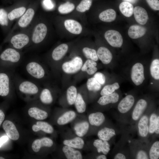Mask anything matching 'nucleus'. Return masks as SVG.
<instances>
[{
	"instance_id": "obj_10",
	"label": "nucleus",
	"mask_w": 159,
	"mask_h": 159,
	"mask_svg": "<svg viewBox=\"0 0 159 159\" xmlns=\"http://www.w3.org/2000/svg\"><path fill=\"white\" fill-rule=\"evenodd\" d=\"M104 37L108 43L113 47H120L122 45V37L121 34L117 31L108 30L105 32Z\"/></svg>"
},
{
	"instance_id": "obj_50",
	"label": "nucleus",
	"mask_w": 159,
	"mask_h": 159,
	"mask_svg": "<svg viewBox=\"0 0 159 159\" xmlns=\"http://www.w3.org/2000/svg\"><path fill=\"white\" fill-rule=\"evenodd\" d=\"M136 158L137 159H147L148 157L145 151L140 150L138 152Z\"/></svg>"
},
{
	"instance_id": "obj_48",
	"label": "nucleus",
	"mask_w": 159,
	"mask_h": 159,
	"mask_svg": "<svg viewBox=\"0 0 159 159\" xmlns=\"http://www.w3.org/2000/svg\"><path fill=\"white\" fill-rule=\"evenodd\" d=\"M42 6L46 10H51L54 7V4L52 0H42Z\"/></svg>"
},
{
	"instance_id": "obj_13",
	"label": "nucleus",
	"mask_w": 159,
	"mask_h": 159,
	"mask_svg": "<svg viewBox=\"0 0 159 159\" xmlns=\"http://www.w3.org/2000/svg\"><path fill=\"white\" fill-rule=\"evenodd\" d=\"M2 127L7 136L10 139L15 141L19 139V132L12 122L9 120H5L3 124Z\"/></svg>"
},
{
	"instance_id": "obj_2",
	"label": "nucleus",
	"mask_w": 159,
	"mask_h": 159,
	"mask_svg": "<svg viewBox=\"0 0 159 159\" xmlns=\"http://www.w3.org/2000/svg\"><path fill=\"white\" fill-rule=\"evenodd\" d=\"M31 27L13 34L9 40L12 47L17 50L21 49L31 43Z\"/></svg>"
},
{
	"instance_id": "obj_5",
	"label": "nucleus",
	"mask_w": 159,
	"mask_h": 159,
	"mask_svg": "<svg viewBox=\"0 0 159 159\" xmlns=\"http://www.w3.org/2000/svg\"><path fill=\"white\" fill-rule=\"evenodd\" d=\"M26 69L31 76L38 80L44 79L47 72L45 69L40 63L36 61H31L26 65Z\"/></svg>"
},
{
	"instance_id": "obj_7",
	"label": "nucleus",
	"mask_w": 159,
	"mask_h": 159,
	"mask_svg": "<svg viewBox=\"0 0 159 159\" xmlns=\"http://www.w3.org/2000/svg\"><path fill=\"white\" fill-rule=\"evenodd\" d=\"M69 46L68 43H63L56 47L52 51L50 57L54 63L61 62L69 51Z\"/></svg>"
},
{
	"instance_id": "obj_3",
	"label": "nucleus",
	"mask_w": 159,
	"mask_h": 159,
	"mask_svg": "<svg viewBox=\"0 0 159 159\" xmlns=\"http://www.w3.org/2000/svg\"><path fill=\"white\" fill-rule=\"evenodd\" d=\"M38 4V1L37 0L29 5L25 12L18 19L13 31L18 28L24 29L29 26L33 20Z\"/></svg>"
},
{
	"instance_id": "obj_28",
	"label": "nucleus",
	"mask_w": 159,
	"mask_h": 159,
	"mask_svg": "<svg viewBox=\"0 0 159 159\" xmlns=\"http://www.w3.org/2000/svg\"><path fill=\"white\" fill-rule=\"evenodd\" d=\"M62 150L67 159H81L82 158L81 153L78 150H75L73 148L65 145Z\"/></svg>"
},
{
	"instance_id": "obj_22",
	"label": "nucleus",
	"mask_w": 159,
	"mask_h": 159,
	"mask_svg": "<svg viewBox=\"0 0 159 159\" xmlns=\"http://www.w3.org/2000/svg\"><path fill=\"white\" fill-rule=\"evenodd\" d=\"M146 31V29L143 26L138 25H133L129 27L128 34L131 38L136 39L144 35Z\"/></svg>"
},
{
	"instance_id": "obj_17",
	"label": "nucleus",
	"mask_w": 159,
	"mask_h": 159,
	"mask_svg": "<svg viewBox=\"0 0 159 159\" xmlns=\"http://www.w3.org/2000/svg\"><path fill=\"white\" fill-rule=\"evenodd\" d=\"M147 102L143 99H140L137 102L132 114V119L134 121L138 120L147 108Z\"/></svg>"
},
{
	"instance_id": "obj_25",
	"label": "nucleus",
	"mask_w": 159,
	"mask_h": 159,
	"mask_svg": "<svg viewBox=\"0 0 159 159\" xmlns=\"http://www.w3.org/2000/svg\"><path fill=\"white\" fill-rule=\"evenodd\" d=\"M28 112L30 117L38 120L45 119L48 115L46 112L36 107L29 108Z\"/></svg>"
},
{
	"instance_id": "obj_19",
	"label": "nucleus",
	"mask_w": 159,
	"mask_h": 159,
	"mask_svg": "<svg viewBox=\"0 0 159 159\" xmlns=\"http://www.w3.org/2000/svg\"><path fill=\"white\" fill-rule=\"evenodd\" d=\"M133 12L135 19L138 23L144 25L146 23L148 16L147 11L144 8L139 6H135L134 8Z\"/></svg>"
},
{
	"instance_id": "obj_39",
	"label": "nucleus",
	"mask_w": 159,
	"mask_h": 159,
	"mask_svg": "<svg viewBox=\"0 0 159 159\" xmlns=\"http://www.w3.org/2000/svg\"><path fill=\"white\" fill-rule=\"evenodd\" d=\"M77 112L79 113H82L86 110V105L81 94L78 93L77 97L74 103Z\"/></svg>"
},
{
	"instance_id": "obj_51",
	"label": "nucleus",
	"mask_w": 159,
	"mask_h": 159,
	"mask_svg": "<svg viewBox=\"0 0 159 159\" xmlns=\"http://www.w3.org/2000/svg\"><path fill=\"white\" fill-rule=\"evenodd\" d=\"M155 132L158 135L159 134V116H158L155 127Z\"/></svg>"
},
{
	"instance_id": "obj_30",
	"label": "nucleus",
	"mask_w": 159,
	"mask_h": 159,
	"mask_svg": "<svg viewBox=\"0 0 159 159\" xmlns=\"http://www.w3.org/2000/svg\"><path fill=\"white\" fill-rule=\"evenodd\" d=\"M116 13L112 9H108L102 12L99 15V19L102 21L109 22L116 19Z\"/></svg>"
},
{
	"instance_id": "obj_41",
	"label": "nucleus",
	"mask_w": 159,
	"mask_h": 159,
	"mask_svg": "<svg viewBox=\"0 0 159 159\" xmlns=\"http://www.w3.org/2000/svg\"><path fill=\"white\" fill-rule=\"evenodd\" d=\"M150 74L155 80H159V59H155L152 62L150 67Z\"/></svg>"
},
{
	"instance_id": "obj_56",
	"label": "nucleus",
	"mask_w": 159,
	"mask_h": 159,
	"mask_svg": "<svg viewBox=\"0 0 159 159\" xmlns=\"http://www.w3.org/2000/svg\"><path fill=\"white\" fill-rule=\"evenodd\" d=\"M5 159L4 158L2 157H0V159Z\"/></svg>"
},
{
	"instance_id": "obj_55",
	"label": "nucleus",
	"mask_w": 159,
	"mask_h": 159,
	"mask_svg": "<svg viewBox=\"0 0 159 159\" xmlns=\"http://www.w3.org/2000/svg\"><path fill=\"white\" fill-rule=\"evenodd\" d=\"M107 158L106 156L104 154L101 155L96 157V159H106Z\"/></svg>"
},
{
	"instance_id": "obj_38",
	"label": "nucleus",
	"mask_w": 159,
	"mask_h": 159,
	"mask_svg": "<svg viewBox=\"0 0 159 159\" xmlns=\"http://www.w3.org/2000/svg\"><path fill=\"white\" fill-rule=\"evenodd\" d=\"M86 86L89 91L93 92L100 91L102 87V85L93 77L87 79Z\"/></svg>"
},
{
	"instance_id": "obj_29",
	"label": "nucleus",
	"mask_w": 159,
	"mask_h": 159,
	"mask_svg": "<svg viewBox=\"0 0 159 159\" xmlns=\"http://www.w3.org/2000/svg\"><path fill=\"white\" fill-rule=\"evenodd\" d=\"M116 135L115 130L113 129L105 127L98 132L99 139L103 140L108 141Z\"/></svg>"
},
{
	"instance_id": "obj_32",
	"label": "nucleus",
	"mask_w": 159,
	"mask_h": 159,
	"mask_svg": "<svg viewBox=\"0 0 159 159\" xmlns=\"http://www.w3.org/2000/svg\"><path fill=\"white\" fill-rule=\"evenodd\" d=\"M89 124L87 121L77 123L74 128L76 134L79 137H82L87 133L89 128Z\"/></svg>"
},
{
	"instance_id": "obj_33",
	"label": "nucleus",
	"mask_w": 159,
	"mask_h": 159,
	"mask_svg": "<svg viewBox=\"0 0 159 159\" xmlns=\"http://www.w3.org/2000/svg\"><path fill=\"white\" fill-rule=\"evenodd\" d=\"M76 117V114L74 111H67L58 119L57 123L60 125H64L72 121Z\"/></svg>"
},
{
	"instance_id": "obj_46",
	"label": "nucleus",
	"mask_w": 159,
	"mask_h": 159,
	"mask_svg": "<svg viewBox=\"0 0 159 159\" xmlns=\"http://www.w3.org/2000/svg\"><path fill=\"white\" fill-rule=\"evenodd\" d=\"M158 116L155 113H152L149 118V132L152 134L155 132V127Z\"/></svg>"
},
{
	"instance_id": "obj_21",
	"label": "nucleus",
	"mask_w": 159,
	"mask_h": 159,
	"mask_svg": "<svg viewBox=\"0 0 159 159\" xmlns=\"http://www.w3.org/2000/svg\"><path fill=\"white\" fill-rule=\"evenodd\" d=\"M149 118L146 115L142 116L138 124V131L140 135L142 137L147 136L149 132Z\"/></svg>"
},
{
	"instance_id": "obj_4",
	"label": "nucleus",
	"mask_w": 159,
	"mask_h": 159,
	"mask_svg": "<svg viewBox=\"0 0 159 159\" xmlns=\"http://www.w3.org/2000/svg\"><path fill=\"white\" fill-rule=\"evenodd\" d=\"M81 57L76 55L61 63V69L65 74L72 75L79 72L84 62Z\"/></svg>"
},
{
	"instance_id": "obj_15",
	"label": "nucleus",
	"mask_w": 159,
	"mask_h": 159,
	"mask_svg": "<svg viewBox=\"0 0 159 159\" xmlns=\"http://www.w3.org/2000/svg\"><path fill=\"white\" fill-rule=\"evenodd\" d=\"M135 102L134 97L132 95H127L119 103L117 106L118 111L122 113L128 112L133 106Z\"/></svg>"
},
{
	"instance_id": "obj_53",
	"label": "nucleus",
	"mask_w": 159,
	"mask_h": 159,
	"mask_svg": "<svg viewBox=\"0 0 159 159\" xmlns=\"http://www.w3.org/2000/svg\"><path fill=\"white\" fill-rule=\"evenodd\" d=\"M8 137L7 136H3L0 138V148L8 140Z\"/></svg>"
},
{
	"instance_id": "obj_14",
	"label": "nucleus",
	"mask_w": 159,
	"mask_h": 159,
	"mask_svg": "<svg viewBox=\"0 0 159 159\" xmlns=\"http://www.w3.org/2000/svg\"><path fill=\"white\" fill-rule=\"evenodd\" d=\"M10 87L11 80L9 76L5 73H0V96H7L9 93Z\"/></svg>"
},
{
	"instance_id": "obj_47",
	"label": "nucleus",
	"mask_w": 159,
	"mask_h": 159,
	"mask_svg": "<svg viewBox=\"0 0 159 159\" xmlns=\"http://www.w3.org/2000/svg\"><path fill=\"white\" fill-rule=\"evenodd\" d=\"M93 77L102 85H103L106 82V77L105 75L100 72H95L94 74Z\"/></svg>"
},
{
	"instance_id": "obj_23",
	"label": "nucleus",
	"mask_w": 159,
	"mask_h": 159,
	"mask_svg": "<svg viewBox=\"0 0 159 159\" xmlns=\"http://www.w3.org/2000/svg\"><path fill=\"white\" fill-rule=\"evenodd\" d=\"M32 129L34 132L42 130L49 134H51L54 131V128L50 125L47 122L43 121L36 122V124L32 125Z\"/></svg>"
},
{
	"instance_id": "obj_27",
	"label": "nucleus",
	"mask_w": 159,
	"mask_h": 159,
	"mask_svg": "<svg viewBox=\"0 0 159 159\" xmlns=\"http://www.w3.org/2000/svg\"><path fill=\"white\" fill-rule=\"evenodd\" d=\"M99 153H102L104 154H107L110 150V145L107 141L100 139L95 140L93 143Z\"/></svg>"
},
{
	"instance_id": "obj_24",
	"label": "nucleus",
	"mask_w": 159,
	"mask_h": 159,
	"mask_svg": "<svg viewBox=\"0 0 159 159\" xmlns=\"http://www.w3.org/2000/svg\"><path fill=\"white\" fill-rule=\"evenodd\" d=\"M119 94L116 92L108 95L102 96L99 99L97 103L101 105H105L110 103H115L119 100Z\"/></svg>"
},
{
	"instance_id": "obj_36",
	"label": "nucleus",
	"mask_w": 159,
	"mask_h": 159,
	"mask_svg": "<svg viewBox=\"0 0 159 159\" xmlns=\"http://www.w3.org/2000/svg\"><path fill=\"white\" fill-rule=\"evenodd\" d=\"M81 50L83 55L86 59H90L96 62L98 60L97 51L94 49L85 46L83 47Z\"/></svg>"
},
{
	"instance_id": "obj_34",
	"label": "nucleus",
	"mask_w": 159,
	"mask_h": 159,
	"mask_svg": "<svg viewBox=\"0 0 159 159\" xmlns=\"http://www.w3.org/2000/svg\"><path fill=\"white\" fill-rule=\"evenodd\" d=\"M63 144L73 148L82 149L85 144L83 140L79 137H76L70 140H65L63 141Z\"/></svg>"
},
{
	"instance_id": "obj_6",
	"label": "nucleus",
	"mask_w": 159,
	"mask_h": 159,
	"mask_svg": "<svg viewBox=\"0 0 159 159\" xmlns=\"http://www.w3.org/2000/svg\"><path fill=\"white\" fill-rule=\"evenodd\" d=\"M29 5L26 1H20L13 6V8L8 12L10 21L19 18L25 12Z\"/></svg>"
},
{
	"instance_id": "obj_9",
	"label": "nucleus",
	"mask_w": 159,
	"mask_h": 159,
	"mask_svg": "<svg viewBox=\"0 0 159 159\" xmlns=\"http://www.w3.org/2000/svg\"><path fill=\"white\" fill-rule=\"evenodd\" d=\"M21 58V54L19 50L12 47L6 49L0 55L2 60L13 64L18 62Z\"/></svg>"
},
{
	"instance_id": "obj_54",
	"label": "nucleus",
	"mask_w": 159,
	"mask_h": 159,
	"mask_svg": "<svg viewBox=\"0 0 159 159\" xmlns=\"http://www.w3.org/2000/svg\"><path fill=\"white\" fill-rule=\"evenodd\" d=\"M5 114L3 112L0 110V126L5 118Z\"/></svg>"
},
{
	"instance_id": "obj_37",
	"label": "nucleus",
	"mask_w": 159,
	"mask_h": 159,
	"mask_svg": "<svg viewBox=\"0 0 159 159\" xmlns=\"http://www.w3.org/2000/svg\"><path fill=\"white\" fill-rule=\"evenodd\" d=\"M119 8L121 13L126 17L131 16L133 13V6L131 4L128 2H122L120 4Z\"/></svg>"
},
{
	"instance_id": "obj_52",
	"label": "nucleus",
	"mask_w": 159,
	"mask_h": 159,
	"mask_svg": "<svg viewBox=\"0 0 159 159\" xmlns=\"http://www.w3.org/2000/svg\"><path fill=\"white\" fill-rule=\"evenodd\" d=\"M114 159H125L126 157L123 154L118 153L117 154L114 158Z\"/></svg>"
},
{
	"instance_id": "obj_8",
	"label": "nucleus",
	"mask_w": 159,
	"mask_h": 159,
	"mask_svg": "<svg viewBox=\"0 0 159 159\" xmlns=\"http://www.w3.org/2000/svg\"><path fill=\"white\" fill-rule=\"evenodd\" d=\"M131 78L133 82L136 86L141 85L145 80L144 68L140 63L137 62L132 66Z\"/></svg>"
},
{
	"instance_id": "obj_1",
	"label": "nucleus",
	"mask_w": 159,
	"mask_h": 159,
	"mask_svg": "<svg viewBox=\"0 0 159 159\" xmlns=\"http://www.w3.org/2000/svg\"><path fill=\"white\" fill-rule=\"evenodd\" d=\"M31 26V43L37 45L41 44L47 37L48 27L44 21L36 20Z\"/></svg>"
},
{
	"instance_id": "obj_26",
	"label": "nucleus",
	"mask_w": 159,
	"mask_h": 159,
	"mask_svg": "<svg viewBox=\"0 0 159 159\" xmlns=\"http://www.w3.org/2000/svg\"><path fill=\"white\" fill-rule=\"evenodd\" d=\"M88 120L91 125L99 126L104 122L105 117L102 113L97 112L90 114L89 115Z\"/></svg>"
},
{
	"instance_id": "obj_40",
	"label": "nucleus",
	"mask_w": 159,
	"mask_h": 159,
	"mask_svg": "<svg viewBox=\"0 0 159 159\" xmlns=\"http://www.w3.org/2000/svg\"><path fill=\"white\" fill-rule=\"evenodd\" d=\"M75 7V5L73 3L67 1L60 4L58 7V11L61 14H67L72 12Z\"/></svg>"
},
{
	"instance_id": "obj_44",
	"label": "nucleus",
	"mask_w": 159,
	"mask_h": 159,
	"mask_svg": "<svg viewBox=\"0 0 159 159\" xmlns=\"http://www.w3.org/2000/svg\"><path fill=\"white\" fill-rule=\"evenodd\" d=\"M149 157L150 159H158L159 158V141L153 143L149 152Z\"/></svg>"
},
{
	"instance_id": "obj_49",
	"label": "nucleus",
	"mask_w": 159,
	"mask_h": 159,
	"mask_svg": "<svg viewBox=\"0 0 159 159\" xmlns=\"http://www.w3.org/2000/svg\"><path fill=\"white\" fill-rule=\"evenodd\" d=\"M150 7L155 10H159L158 0H146Z\"/></svg>"
},
{
	"instance_id": "obj_18",
	"label": "nucleus",
	"mask_w": 159,
	"mask_h": 159,
	"mask_svg": "<svg viewBox=\"0 0 159 159\" xmlns=\"http://www.w3.org/2000/svg\"><path fill=\"white\" fill-rule=\"evenodd\" d=\"M53 144V141L51 139L45 137L35 140L32 143V148L34 152L37 153L39 151L41 148L50 147Z\"/></svg>"
},
{
	"instance_id": "obj_43",
	"label": "nucleus",
	"mask_w": 159,
	"mask_h": 159,
	"mask_svg": "<svg viewBox=\"0 0 159 159\" xmlns=\"http://www.w3.org/2000/svg\"><path fill=\"white\" fill-rule=\"evenodd\" d=\"M92 3V0H82L76 8L77 11L84 13L90 9Z\"/></svg>"
},
{
	"instance_id": "obj_16",
	"label": "nucleus",
	"mask_w": 159,
	"mask_h": 159,
	"mask_svg": "<svg viewBox=\"0 0 159 159\" xmlns=\"http://www.w3.org/2000/svg\"><path fill=\"white\" fill-rule=\"evenodd\" d=\"M97 57L104 64H110L112 59V55L107 48L104 47H100L97 51Z\"/></svg>"
},
{
	"instance_id": "obj_45",
	"label": "nucleus",
	"mask_w": 159,
	"mask_h": 159,
	"mask_svg": "<svg viewBox=\"0 0 159 159\" xmlns=\"http://www.w3.org/2000/svg\"><path fill=\"white\" fill-rule=\"evenodd\" d=\"M10 22L7 11L4 9L0 8V25L2 26L8 27Z\"/></svg>"
},
{
	"instance_id": "obj_20",
	"label": "nucleus",
	"mask_w": 159,
	"mask_h": 159,
	"mask_svg": "<svg viewBox=\"0 0 159 159\" xmlns=\"http://www.w3.org/2000/svg\"><path fill=\"white\" fill-rule=\"evenodd\" d=\"M97 65L96 62L90 59H86L80 72L85 73L89 75H92L97 71Z\"/></svg>"
},
{
	"instance_id": "obj_12",
	"label": "nucleus",
	"mask_w": 159,
	"mask_h": 159,
	"mask_svg": "<svg viewBox=\"0 0 159 159\" xmlns=\"http://www.w3.org/2000/svg\"><path fill=\"white\" fill-rule=\"evenodd\" d=\"M63 24L66 30L71 34L79 35L82 32L83 27L82 25L75 20L67 19L64 21Z\"/></svg>"
},
{
	"instance_id": "obj_35",
	"label": "nucleus",
	"mask_w": 159,
	"mask_h": 159,
	"mask_svg": "<svg viewBox=\"0 0 159 159\" xmlns=\"http://www.w3.org/2000/svg\"><path fill=\"white\" fill-rule=\"evenodd\" d=\"M39 98L42 103L46 105L51 104L53 100L51 92L50 89L47 87L44 88L42 90Z\"/></svg>"
},
{
	"instance_id": "obj_42",
	"label": "nucleus",
	"mask_w": 159,
	"mask_h": 159,
	"mask_svg": "<svg viewBox=\"0 0 159 159\" xmlns=\"http://www.w3.org/2000/svg\"><path fill=\"white\" fill-rule=\"evenodd\" d=\"M120 87L119 83L117 82L110 85H107L104 86L100 92L101 96L110 94L118 89Z\"/></svg>"
},
{
	"instance_id": "obj_31",
	"label": "nucleus",
	"mask_w": 159,
	"mask_h": 159,
	"mask_svg": "<svg viewBox=\"0 0 159 159\" xmlns=\"http://www.w3.org/2000/svg\"><path fill=\"white\" fill-rule=\"evenodd\" d=\"M77 93V89L75 85H72L68 87L66 90V98L69 105L74 104Z\"/></svg>"
},
{
	"instance_id": "obj_11",
	"label": "nucleus",
	"mask_w": 159,
	"mask_h": 159,
	"mask_svg": "<svg viewBox=\"0 0 159 159\" xmlns=\"http://www.w3.org/2000/svg\"><path fill=\"white\" fill-rule=\"evenodd\" d=\"M19 90L21 93L28 95H34L38 93L39 91L38 86L32 82L24 80L18 85Z\"/></svg>"
}]
</instances>
